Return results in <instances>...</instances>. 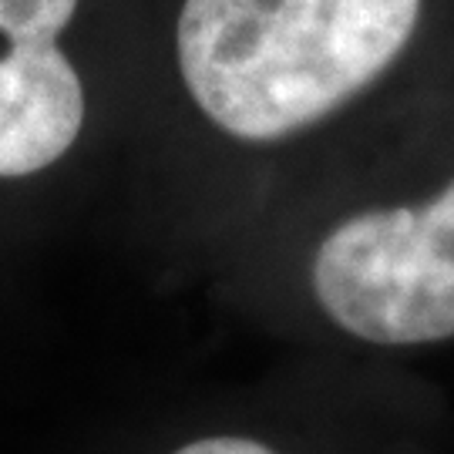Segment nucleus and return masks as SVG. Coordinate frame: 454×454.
<instances>
[{
  "mask_svg": "<svg viewBox=\"0 0 454 454\" xmlns=\"http://www.w3.org/2000/svg\"><path fill=\"white\" fill-rule=\"evenodd\" d=\"M424 0H185L176 65L212 129L276 145L320 129L387 74Z\"/></svg>",
  "mask_w": 454,
  "mask_h": 454,
  "instance_id": "obj_1",
  "label": "nucleus"
},
{
  "mask_svg": "<svg viewBox=\"0 0 454 454\" xmlns=\"http://www.w3.org/2000/svg\"><path fill=\"white\" fill-rule=\"evenodd\" d=\"M260 270L283 320L340 347L397 354L454 343V176L431 192L337 212L290 260Z\"/></svg>",
  "mask_w": 454,
  "mask_h": 454,
  "instance_id": "obj_2",
  "label": "nucleus"
},
{
  "mask_svg": "<svg viewBox=\"0 0 454 454\" xmlns=\"http://www.w3.org/2000/svg\"><path fill=\"white\" fill-rule=\"evenodd\" d=\"M78 0H0V179L61 162L88 118L78 67L61 51Z\"/></svg>",
  "mask_w": 454,
  "mask_h": 454,
  "instance_id": "obj_3",
  "label": "nucleus"
},
{
  "mask_svg": "<svg viewBox=\"0 0 454 454\" xmlns=\"http://www.w3.org/2000/svg\"><path fill=\"white\" fill-rule=\"evenodd\" d=\"M145 454H324L320 444L293 421L279 418H212L185 427H168L148 444Z\"/></svg>",
  "mask_w": 454,
  "mask_h": 454,
  "instance_id": "obj_4",
  "label": "nucleus"
}]
</instances>
